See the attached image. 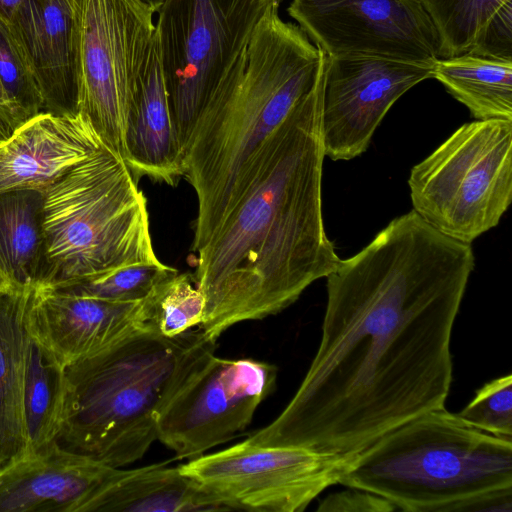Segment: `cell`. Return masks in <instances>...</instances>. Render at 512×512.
Returning a JSON list of instances; mask_svg holds the SVG:
<instances>
[{
  "instance_id": "6da1fadb",
  "label": "cell",
  "mask_w": 512,
  "mask_h": 512,
  "mask_svg": "<svg viewBox=\"0 0 512 512\" xmlns=\"http://www.w3.org/2000/svg\"><path fill=\"white\" fill-rule=\"evenodd\" d=\"M475 266L471 244L414 210L326 277L319 347L296 393L245 441L354 455L445 407L450 342Z\"/></svg>"
},
{
  "instance_id": "7a4b0ae2",
  "label": "cell",
  "mask_w": 512,
  "mask_h": 512,
  "mask_svg": "<svg viewBox=\"0 0 512 512\" xmlns=\"http://www.w3.org/2000/svg\"><path fill=\"white\" fill-rule=\"evenodd\" d=\"M324 72L269 139L247 190L197 252L194 275L206 301L199 326L211 340L281 312L340 261L322 215Z\"/></svg>"
},
{
  "instance_id": "3957f363",
  "label": "cell",
  "mask_w": 512,
  "mask_h": 512,
  "mask_svg": "<svg viewBox=\"0 0 512 512\" xmlns=\"http://www.w3.org/2000/svg\"><path fill=\"white\" fill-rule=\"evenodd\" d=\"M273 3L246 52L200 112L183 149V177L197 197L192 250L219 229L262 165L264 148L314 87L326 61Z\"/></svg>"
},
{
  "instance_id": "277c9868",
  "label": "cell",
  "mask_w": 512,
  "mask_h": 512,
  "mask_svg": "<svg viewBox=\"0 0 512 512\" xmlns=\"http://www.w3.org/2000/svg\"><path fill=\"white\" fill-rule=\"evenodd\" d=\"M216 343L200 328L165 337L153 326L65 367L56 443L115 468L141 459L157 440L161 410Z\"/></svg>"
},
{
  "instance_id": "5b68a950",
  "label": "cell",
  "mask_w": 512,
  "mask_h": 512,
  "mask_svg": "<svg viewBox=\"0 0 512 512\" xmlns=\"http://www.w3.org/2000/svg\"><path fill=\"white\" fill-rule=\"evenodd\" d=\"M339 484L409 512H448L512 488V439L475 428L443 408L425 412L352 458Z\"/></svg>"
},
{
  "instance_id": "8992f818",
  "label": "cell",
  "mask_w": 512,
  "mask_h": 512,
  "mask_svg": "<svg viewBox=\"0 0 512 512\" xmlns=\"http://www.w3.org/2000/svg\"><path fill=\"white\" fill-rule=\"evenodd\" d=\"M46 284L158 262L147 200L124 160L103 145L42 189Z\"/></svg>"
},
{
  "instance_id": "52a82bcc",
  "label": "cell",
  "mask_w": 512,
  "mask_h": 512,
  "mask_svg": "<svg viewBox=\"0 0 512 512\" xmlns=\"http://www.w3.org/2000/svg\"><path fill=\"white\" fill-rule=\"evenodd\" d=\"M413 210L440 233L471 244L512 201V120L464 123L408 178Z\"/></svg>"
},
{
  "instance_id": "ba28073f",
  "label": "cell",
  "mask_w": 512,
  "mask_h": 512,
  "mask_svg": "<svg viewBox=\"0 0 512 512\" xmlns=\"http://www.w3.org/2000/svg\"><path fill=\"white\" fill-rule=\"evenodd\" d=\"M282 0H164L155 22L182 148L203 107L244 55L267 9Z\"/></svg>"
},
{
  "instance_id": "9c48e42d",
  "label": "cell",
  "mask_w": 512,
  "mask_h": 512,
  "mask_svg": "<svg viewBox=\"0 0 512 512\" xmlns=\"http://www.w3.org/2000/svg\"><path fill=\"white\" fill-rule=\"evenodd\" d=\"M79 114L125 162L129 104L149 52L155 12L140 0H73Z\"/></svg>"
},
{
  "instance_id": "30bf717a",
  "label": "cell",
  "mask_w": 512,
  "mask_h": 512,
  "mask_svg": "<svg viewBox=\"0 0 512 512\" xmlns=\"http://www.w3.org/2000/svg\"><path fill=\"white\" fill-rule=\"evenodd\" d=\"M354 455L244 440L178 467L230 511L301 512L325 489L339 484Z\"/></svg>"
},
{
  "instance_id": "8fae6325",
  "label": "cell",
  "mask_w": 512,
  "mask_h": 512,
  "mask_svg": "<svg viewBox=\"0 0 512 512\" xmlns=\"http://www.w3.org/2000/svg\"><path fill=\"white\" fill-rule=\"evenodd\" d=\"M277 371L268 362L211 354L161 410L157 440L180 460L230 441L274 391Z\"/></svg>"
},
{
  "instance_id": "7c38bea8",
  "label": "cell",
  "mask_w": 512,
  "mask_h": 512,
  "mask_svg": "<svg viewBox=\"0 0 512 512\" xmlns=\"http://www.w3.org/2000/svg\"><path fill=\"white\" fill-rule=\"evenodd\" d=\"M287 13L329 57L439 59L437 33L419 0H292Z\"/></svg>"
},
{
  "instance_id": "4fadbf2b",
  "label": "cell",
  "mask_w": 512,
  "mask_h": 512,
  "mask_svg": "<svg viewBox=\"0 0 512 512\" xmlns=\"http://www.w3.org/2000/svg\"><path fill=\"white\" fill-rule=\"evenodd\" d=\"M433 65L375 57L326 55L321 110L324 155L351 160L363 154L392 105Z\"/></svg>"
},
{
  "instance_id": "5bb4252c",
  "label": "cell",
  "mask_w": 512,
  "mask_h": 512,
  "mask_svg": "<svg viewBox=\"0 0 512 512\" xmlns=\"http://www.w3.org/2000/svg\"><path fill=\"white\" fill-rule=\"evenodd\" d=\"M27 325L64 367L154 326L148 298L116 302L49 287L35 289Z\"/></svg>"
},
{
  "instance_id": "9a60e30c",
  "label": "cell",
  "mask_w": 512,
  "mask_h": 512,
  "mask_svg": "<svg viewBox=\"0 0 512 512\" xmlns=\"http://www.w3.org/2000/svg\"><path fill=\"white\" fill-rule=\"evenodd\" d=\"M122 470L53 441L0 468V512H83Z\"/></svg>"
},
{
  "instance_id": "2e32d148",
  "label": "cell",
  "mask_w": 512,
  "mask_h": 512,
  "mask_svg": "<svg viewBox=\"0 0 512 512\" xmlns=\"http://www.w3.org/2000/svg\"><path fill=\"white\" fill-rule=\"evenodd\" d=\"M9 25L39 88L43 112L78 116L73 0H22Z\"/></svg>"
},
{
  "instance_id": "e0dca14e",
  "label": "cell",
  "mask_w": 512,
  "mask_h": 512,
  "mask_svg": "<svg viewBox=\"0 0 512 512\" xmlns=\"http://www.w3.org/2000/svg\"><path fill=\"white\" fill-rule=\"evenodd\" d=\"M126 158L134 179L176 186L183 177V148L170 108L155 31L131 96L125 130Z\"/></svg>"
},
{
  "instance_id": "ac0fdd59",
  "label": "cell",
  "mask_w": 512,
  "mask_h": 512,
  "mask_svg": "<svg viewBox=\"0 0 512 512\" xmlns=\"http://www.w3.org/2000/svg\"><path fill=\"white\" fill-rule=\"evenodd\" d=\"M103 145L80 114L40 113L0 143V191L42 190Z\"/></svg>"
},
{
  "instance_id": "d6986e66",
  "label": "cell",
  "mask_w": 512,
  "mask_h": 512,
  "mask_svg": "<svg viewBox=\"0 0 512 512\" xmlns=\"http://www.w3.org/2000/svg\"><path fill=\"white\" fill-rule=\"evenodd\" d=\"M36 288L0 289V468L27 453L23 411L30 339L27 316Z\"/></svg>"
},
{
  "instance_id": "ffe728a7",
  "label": "cell",
  "mask_w": 512,
  "mask_h": 512,
  "mask_svg": "<svg viewBox=\"0 0 512 512\" xmlns=\"http://www.w3.org/2000/svg\"><path fill=\"white\" fill-rule=\"evenodd\" d=\"M230 511L217 496L167 462L122 472L83 512Z\"/></svg>"
},
{
  "instance_id": "44dd1931",
  "label": "cell",
  "mask_w": 512,
  "mask_h": 512,
  "mask_svg": "<svg viewBox=\"0 0 512 512\" xmlns=\"http://www.w3.org/2000/svg\"><path fill=\"white\" fill-rule=\"evenodd\" d=\"M439 40V58L512 60V0H419Z\"/></svg>"
},
{
  "instance_id": "7402d4cb",
  "label": "cell",
  "mask_w": 512,
  "mask_h": 512,
  "mask_svg": "<svg viewBox=\"0 0 512 512\" xmlns=\"http://www.w3.org/2000/svg\"><path fill=\"white\" fill-rule=\"evenodd\" d=\"M0 270L13 286L46 284L48 262L41 189L0 191Z\"/></svg>"
},
{
  "instance_id": "603a6c76",
  "label": "cell",
  "mask_w": 512,
  "mask_h": 512,
  "mask_svg": "<svg viewBox=\"0 0 512 512\" xmlns=\"http://www.w3.org/2000/svg\"><path fill=\"white\" fill-rule=\"evenodd\" d=\"M475 120H512V60L478 55L439 58L432 69Z\"/></svg>"
},
{
  "instance_id": "cb8c5ba5",
  "label": "cell",
  "mask_w": 512,
  "mask_h": 512,
  "mask_svg": "<svg viewBox=\"0 0 512 512\" xmlns=\"http://www.w3.org/2000/svg\"><path fill=\"white\" fill-rule=\"evenodd\" d=\"M66 386L65 367L30 335L23 398L27 453L55 441L64 413Z\"/></svg>"
},
{
  "instance_id": "d4e9b609",
  "label": "cell",
  "mask_w": 512,
  "mask_h": 512,
  "mask_svg": "<svg viewBox=\"0 0 512 512\" xmlns=\"http://www.w3.org/2000/svg\"><path fill=\"white\" fill-rule=\"evenodd\" d=\"M177 272L160 261L138 263L106 274L45 287L109 301L139 302L147 299L163 280Z\"/></svg>"
},
{
  "instance_id": "484cf974",
  "label": "cell",
  "mask_w": 512,
  "mask_h": 512,
  "mask_svg": "<svg viewBox=\"0 0 512 512\" xmlns=\"http://www.w3.org/2000/svg\"><path fill=\"white\" fill-rule=\"evenodd\" d=\"M151 323L165 337L178 336L202 323L205 297L195 275L175 273L163 280L148 297Z\"/></svg>"
},
{
  "instance_id": "4316f807",
  "label": "cell",
  "mask_w": 512,
  "mask_h": 512,
  "mask_svg": "<svg viewBox=\"0 0 512 512\" xmlns=\"http://www.w3.org/2000/svg\"><path fill=\"white\" fill-rule=\"evenodd\" d=\"M0 83L19 128L43 113V101L30 66L8 22L0 18Z\"/></svg>"
},
{
  "instance_id": "83f0119b",
  "label": "cell",
  "mask_w": 512,
  "mask_h": 512,
  "mask_svg": "<svg viewBox=\"0 0 512 512\" xmlns=\"http://www.w3.org/2000/svg\"><path fill=\"white\" fill-rule=\"evenodd\" d=\"M457 415L479 430L512 439L511 374L493 379L478 389Z\"/></svg>"
},
{
  "instance_id": "f1b7e54d",
  "label": "cell",
  "mask_w": 512,
  "mask_h": 512,
  "mask_svg": "<svg viewBox=\"0 0 512 512\" xmlns=\"http://www.w3.org/2000/svg\"><path fill=\"white\" fill-rule=\"evenodd\" d=\"M397 508L389 500L374 493L350 488L332 494L321 501L317 511L341 512H388Z\"/></svg>"
},
{
  "instance_id": "f546056e",
  "label": "cell",
  "mask_w": 512,
  "mask_h": 512,
  "mask_svg": "<svg viewBox=\"0 0 512 512\" xmlns=\"http://www.w3.org/2000/svg\"><path fill=\"white\" fill-rule=\"evenodd\" d=\"M16 129H18V127L10 114L6 97L0 83V143L10 137Z\"/></svg>"
},
{
  "instance_id": "4dcf8cb0",
  "label": "cell",
  "mask_w": 512,
  "mask_h": 512,
  "mask_svg": "<svg viewBox=\"0 0 512 512\" xmlns=\"http://www.w3.org/2000/svg\"><path fill=\"white\" fill-rule=\"evenodd\" d=\"M22 0H0V18L9 23Z\"/></svg>"
},
{
  "instance_id": "1f68e13d",
  "label": "cell",
  "mask_w": 512,
  "mask_h": 512,
  "mask_svg": "<svg viewBox=\"0 0 512 512\" xmlns=\"http://www.w3.org/2000/svg\"><path fill=\"white\" fill-rule=\"evenodd\" d=\"M144 4L148 5L156 13L164 0H140Z\"/></svg>"
},
{
  "instance_id": "d6a6232c",
  "label": "cell",
  "mask_w": 512,
  "mask_h": 512,
  "mask_svg": "<svg viewBox=\"0 0 512 512\" xmlns=\"http://www.w3.org/2000/svg\"><path fill=\"white\" fill-rule=\"evenodd\" d=\"M8 286H11V285L0 270V289H4Z\"/></svg>"
}]
</instances>
